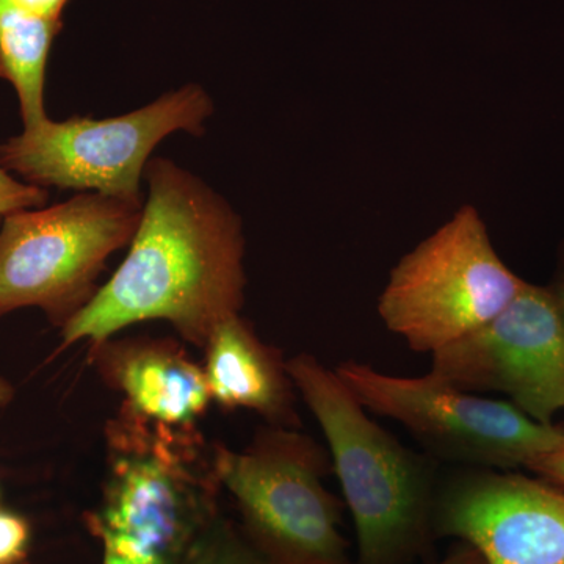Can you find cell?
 I'll list each match as a JSON object with an SVG mask.
<instances>
[{
	"label": "cell",
	"instance_id": "6da1fadb",
	"mask_svg": "<svg viewBox=\"0 0 564 564\" xmlns=\"http://www.w3.org/2000/svg\"><path fill=\"white\" fill-rule=\"evenodd\" d=\"M148 196L128 256L90 303L62 326L61 351L99 344L135 323L169 322L184 343L206 347L245 303L239 214L202 177L151 158Z\"/></svg>",
	"mask_w": 564,
	"mask_h": 564
},
{
	"label": "cell",
	"instance_id": "7a4b0ae2",
	"mask_svg": "<svg viewBox=\"0 0 564 564\" xmlns=\"http://www.w3.org/2000/svg\"><path fill=\"white\" fill-rule=\"evenodd\" d=\"M106 475L85 525L102 564H181L220 516L214 445L202 432L118 411L107 422Z\"/></svg>",
	"mask_w": 564,
	"mask_h": 564
},
{
	"label": "cell",
	"instance_id": "3957f363",
	"mask_svg": "<svg viewBox=\"0 0 564 564\" xmlns=\"http://www.w3.org/2000/svg\"><path fill=\"white\" fill-rule=\"evenodd\" d=\"M296 392L317 419L358 536L356 564H413L432 547L437 478L367 414L355 393L310 352L288 359Z\"/></svg>",
	"mask_w": 564,
	"mask_h": 564
},
{
	"label": "cell",
	"instance_id": "277c9868",
	"mask_svg": "<svg viewBox=\"0 0 564 564\" xmlns=\"http://www.w3.org/2000/svg\"><path fill=\"white\" fill-rule=\"evenodd\" d=\"M221 489L272 564H356L340 533L343 502L323 485L332 456L299 429L265 425L242 451L214 444Z\"/></svg>",
	"mask_w": 564,
	"mask_h": 564
},
{
	"label": "cell",
	"instance_id": "5b68a950",
	"mask_svg": "<svg viewBox=\"0 0 564 564\" xmlns=\"http://www.w3.org/2000/svg\"><path fill=\"white\" fill-rule=\"evenodd\" d=\"M144 199L77 193L65 203L13 212L0 223V317L39 307L66 325L99 291L111 254L129 247Z\"/></svg>",
	"mask_w": 564,
	"mask_h": 564
},
{
	"label": "cell",
	"instance_id": "8992f818",
	"mask_svg": "<svg viewBox=\"0 0 564 564\" xmlns=\"http://www.w3.org/2000/svg\"><path fill=\"white\" fill-rule=\"evenodd\" d=\"M214 110L209 93L187 84L120 117L47 118L0 144V165L43 191L54 187L140 202L152 151L176 132L204 135Z\"/></svg>",
	"mask_w": 564,
	"mask_h": 564
},
{
	"label": "cell",
	"instance_id": "52a82bcc",
	"mask_svg": "<svg viewBox=\"0 0 564 564\" xmlns=\"http://www.w3.org/2000/svg\"><path fill=\"white\" fill-rule=\"evenodd\" d=\"M524 282L497 254L478 210L464 206L397 262L378 315L411 350L433 355L496 317Z\"/></svg>",
	"mask_w": 564,
	"mask_h": 564
},
{
	"label": "cell",
	"instance_id": "ba28073f",
	"mask_svg": "<svg viewBox=\"0 0 564 564\" xmlns=\"http://www.w3.org/2000/svg\"><path fill=\"white\" fill-rule=\"evenodd\" d=\"M367 411L402 423L430 458L469 469L511 470L564 444V430L533 421L513 403L423 377H395L369 364L334 367Z\"/></svg>",
	"mask_w": 564,
	"mask_h": 564
},
{
	"label": "cell",
	"instance_id": "9c48e42d",
	"mask_svg": "<svg viewBox=\"0 0 564 564\" xmlns=\"http://www.w3.org/2000/svg\"><path fill=\"white\" fill-rule=\"evenodd\" d=\"M432 356L436 380L502 392L533 421L552 423L564 410V325L549 288L525 281L496 317Z\"/></svg>",
	"mask_w": 564,
	"mask_h": 564
},
{
	"label": "cell",
	"instance_id": "30bf717a",
	"mask_svg": "<svg viewBox=\"0 0 564 564\" xmlns=\"http://www.w3.org/2000/svg\"><path fill=\"white\" fill-rule=\"evenodd\" d=\"M433 532L473 545L486 564H564V489L508 470H459L437 485Z\"/></svg>",
	"mask_w": 564,
	"mask_h": 564
},
{
	"label": "cell",
	"instance_id": "8fae6325",
	"mask_svg": "<svg viewBox=\"0 0 564 564\" xmlns=\"http://www.w3.org/2000/svg\"><path fill=\"white\" fill-rule=\"evenodd\" d=\"M104 383L121 393V410L172 429L198 426L212 403L203 366L166 337H124L90 345Z\"/></svg>",
	"mask_w": 564,
	"mask_h": 564
},
{
	"label": "cell",
	"instance_id": "7c38bea8",
	"mask_svg": "<svg viewBox=\"0 0 564 564\" xmlns=\"http://www.w3.org/2000/svg\"><path fill=\"white\" fill-rule=\"evenodd\" d=\"M203 350L212 403L226 411H251L265 425L302 426L288 361L240 314L220 323Z\"/></svg>",
	"mask_w": 564,
	"mask_h": 564
},
{
	"label": "cell",
	"instance_id": "4fadbf2b",
	"mask_svg": "<svg viewBox=\"0 0 564 564\" xmlns=\"http://www.w3.org/2000/svg\"><path fill=\"white\" fill-rule=\"evenodd\" d=\"M63 21H44L0 0V79L9 82L20 101L24 129L46 121L44 87L52 44Z\"/></svg>",
	"mask_w": 564,
	"mask_h": 564
},
{
	"label": "cell",
	"instance_id": "5bb4252c",
	"mask_svg": "<svg viewBox=\"0 0 564 564\" xmlns=\"http://www.w3.org/2000/svg\"><path fill=\"white\" fill-rule=\"evenodd\" d=\"M181 564H272L251 544L242 527L220 514Z\"/></svg>",
	"mask_w": 564,
	"mask_h": 564
},
{
	"label": "cell",
	"instance_id": "9a60e30c",
	"mask_svg": "<svg viewBox=\"0 0 564 564\" xmlns=\"http://www.w3.org/2000/svg\"><path fill=\"white\" fill-rule=\"evenodd\" d=\"M50 193L25 184L0 165V218L13 212L39 209L46 206Z\"/></svg>",
	"mask_w": 564,
	"mask_h": 564
},
{
	"label": "cell",
	"instance_id": "2e32d148",
	"mask_svg": "<svg viewBox=\"0 0 564 564\" xmlns=\"http://www.w3.org/2000/svg\"><path fill=\"white\" fill-rule=\"evenodd\" d=\"M31 543L28 519L0 510V564H22Z\"/></svg>",
	"mask_w": 564,
	"mask_h": 564
},
{
	"label": "cell",
	"instance_id": "e0dca14e",
	"mask_svg": "<svg viewBox=\"0 0 564 564\" xmlns=\"http://www.w3.org/2000/svg\"><path fill=\"white\" fill-rule=\"evenodd\" d=\"M527 469L532 470L547 484L564 489V444L554 452L534 458Z\"/></svg>",
	"mask_w": 564,
	"mask_h": 564
},
{
	"label": "cell",
	"instance_id": "ac0fdd59",
	"mask_svg": "<svg viewBox=\"0 0 564 564\" xmlns=\"http://www.w3.org/2000/svg\"><path fill=\"white\" fill-rule=\"evenodd\" d=\"M18 10L44 21H63L69 0H10Z\"/></svg>",
	"mask_w": 564,
	"mask_h": 564
},
{
	"label": "cell",
	"instance_id": "d6986e66",
	"mask_svg": "<svg viewBox=\"0 0 564 564\" xmlns=\"http://www.w3.org/2000/svg\"><path fill=\"white\" fill-rule=\"evenodd\" d=\"M434 564H486L481 555L473 547V545L462 543L456 544L445 558Z\"/></svg>",
	"mask_w": 564,
	"mask_h": 564
},
{
	"label": "cell",
	"instance_id": "ffe728a7",
	"mask_svg": "<svg viewBox=\"0 0 564 564\" xmlns=\"http://www.w3.org/2000/svg\"><path fill=\"white\" fill-rule=\"evenodd\" d=\"M549 289L554 293V299L556 304H558L560 314H562L564 325V258L562 263H560L558 273H556L554 284Z\"/></svg>",
	"mask_w": 564,
	"mask_h": 564
},
{
	"label": "cell",
	"instance_id": "44dd1931",
	"mask_svg": "<svg viewBox=\"0 0 564 564\" xmlns=\"http://www.w3.org/2000/svg\"><path fill=\"white\" fill-rule=\"evenodd\" d=\"M0 223H2V218H0ZM13 386H11L9 381L3 380V378H0V410H2V408H6L7 404H9L11 400H13Z\"/></svg>",
	"mask_w": 564,
	"mask_h": 564
},
{
	"label": "cell",
	"instance_id": "7402d4cb",
	"mask_svg": "<svg viewBox=\"0 0 564 564\" xmlns=\"http://www.w3.org/2000/svg\"><path fill=\"white\" fill-rule=\"evenodd\" d=\"M22 564H28V562H25V563H22Z\"/></svg>",
	"mask_w": 564,
	"mask_h": 564
}]
</instances>
